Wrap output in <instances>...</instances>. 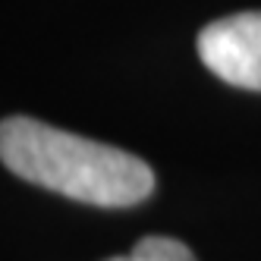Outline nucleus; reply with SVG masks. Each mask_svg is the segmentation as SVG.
<instances>
[{
	"mask_svg": "<svg viewBox=\"0 0 261 261\" xmlns=\"http://www.w3.org/2000/svg\"><path fill=\"white\" fill-rule=\"evenodd\" d=\"M107 261H198L189 246L179 239L170 236H145L136 242V249L129 255H117V258H107Z\"/></svg>",
	"mask_w": 261,
	"mask_h": 261,
	"instance_id": "obj_3",
	"label": "nucleus"
},
{
	"mask_svg": "<svg viewBox=\"0 0 261 261\" xmlns=\"http://www.w3.org/2000/svg\"><path fill=\"white\" fill-rule=\"evenodd\" d=\"M0 161L19 179L98 208H129L154 189V170L142 158L35 117L0 123Z\"/></svg>",
	"mask_w": 261,
	"mask_h": 261,
	"instance_id": "obj_1",
	"label": "nucleus"
},
{
	"mask_svg": "<svg viewBox=\"0 0 261 261\" xmlns=\"http://www.w3.org/2000/svg\"><path fill=\"white\" fill-rule=\"evenodd\" d=\"M198 57L217 79L261 91V13H236L204 25Z\"/></svg>",
	"mask_w": 261,
	"mask_h": 261,
	"instance_id": "obj_2",
	"label": "nucleus"
}]
</instances>
